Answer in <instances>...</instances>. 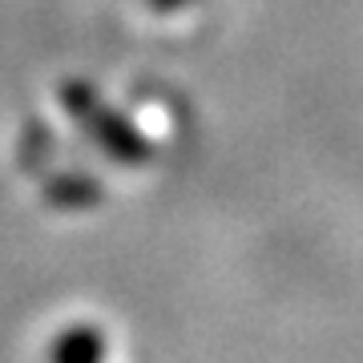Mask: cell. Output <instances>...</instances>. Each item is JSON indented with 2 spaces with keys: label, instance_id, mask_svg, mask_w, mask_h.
I'll return each mask as SVG.
<instances>
[{
  "label": "cell",
  "instance_id": "6da1fadb",
  "mask_svg": "<svg viewBox=\"0 0 363 363\" xmlns=\"http://www.w3.org/2000/svg\"><path fill=\"white\" fill-rule=\"evenodd\" d=\"M109 343L93 323H73L65 331H57L49 347V363H105Z\"/></svg>",
  "mask_w": 363,
  "mask_h": 363
},
{
  "label": "cell",
  "instance_id": "7a4b0ae2",
  "mask_svg": "<svg viewBox=\"0 0 363 363\" xmlns=\"http://www.w3.org/2000/svg\"><path fill=\"white\" fill-rule=\"evenodd\" d=\"M85 117V125H89V133L101 142V150H109V154L117 157V162H142L145 157V145L142 138L125 125V121H117V117H105L101 109H93V113H81Z\"/></svg>",
  "mask_w": 363,
  "mask_h": 363
},
{
  "label": "cell",
  "instance_id": "3957f363",
  "mask_svg": "<svg viewBox=\"0 0 363 363\" xmlns=\"http://www.w3.org/2000/svg\"><path fill=\"white\" fill-rule=\"evenodd\" d=\"M190 0H154V9L157 13H174V9H186Z\"/></svg>",
  "mask_w": 363,
  "mask_h": 363
}]
</instances>
